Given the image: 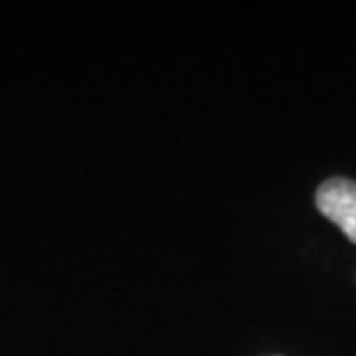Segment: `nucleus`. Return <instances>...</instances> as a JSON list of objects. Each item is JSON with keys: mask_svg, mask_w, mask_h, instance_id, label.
<instances>
[{"mask_svg": "<svg viewBox=\"0 0 356 356\" xmlns=\"http://www.w3.org/2000/svg\"><path fill=\"white\" fill-rule=\"evenodd\" d=\"M315 204L324 218L336 222L345 236L356 243V181L350 178H329L319 185Z\"/></svg>", "mask_w": 356, "mask_h": 356, "instance_id": "nucleus-1", "label": "nucleus"}]
</instances>
